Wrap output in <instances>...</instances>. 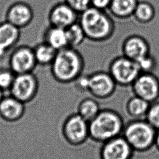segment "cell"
<instances>
[{"instance_id": "4dcf8cb0", "label": "cell", "mask_w": 159, "mask_h": 159, "mask_svg": "<svg viewBox=\"0 0 159 159\" xmlns=\"http://www.w3.org/2000/svg\"><path fill=\"white\" fill-rule=\"evenodd\" d=\"M4 96V91L0 89V101L3 98V97Z\"/></svg>"}, {"instance_id": "277c9868", "label": "cell", "mask_w": 159, "mask_h": 159, "mask_svg": "<svg viewBox=\"0 0 159 159\" xmlns=\"http://www.w3.org/2000/svg\"><path fill=\"white\" fill-rule=\"evenodd\" d=\"M157 130L145 119H132L124 125L122 135L134 151L143 152L155 145Z\"/></svg>"}, {"instance_id": "7402d4cb", "label": "cell", "mask_w": 159, "mask_h": 159, "mask_svg": "<svg viewBox=\"0 0 159 159\" xmlns=\"http://www.w3.org/2000/svg\"><path fill=\"white\" fill-rule=\"evenodd\" d=\"M98 102L91 98L82 99L78 105L77 113L88 122L91 120L100 111Z\"/></svg>"}, {"instance_id": "5b68a950", "label": "cell", "mask_w": 159, "mask_h": 159, "mask_svg": "<svg viewBox=\"0 0 159 159\" xmlns=\"http://www.w3.org/2000/svg\"><path fill=\"white\" fill-rule=\"evenodd\" d=\"M108 72L116 84L121 86H131L141 73L137 63L123 55L111 60Z\"/></svg>"}, {"instance_id": "9c48e42d", "label": "cell", "mask_w": 159, "mask_h": 159, "mask_svg": "<svg viewBox=\"0 0 159 159\" xmlns=\"http://www.w3.org/2000/svg\"><path fill=\"white\" fill-rule=\"evenodd\" d=\"M131 87L134 95L150 103L159 98V78L154 73H140Z\"/></svg>"}, {"instance_id": "4316f807", "label": "cell", "mask_w": 159, "mask_h": 159, "mask_svg": "<svg viewBox=\"0 0 159 159\" xmlns=\"http://www.w3.org/2000/svg\"><path fill=\"white\" fill-rule=\"evenodd\" d=\"M78 14L91 7V0H64Z\"/></svg>"}, {"instance_id": "ba28073f", "label": "cell", "mask_w": 159, "mask_h": 159, "mask_svg": "<svg viewBox=\"0 0 159 159\" xmlns=\"http://www.w3.org/2000/svg\"><path fill=\"white\" fill-rule=\"evenodd\" d=\"M9 68L16 74L33 73L37 65L33 47L22 45L12 50L9 55Z\"/></svg>"}, {"instance_id": "cb8c5ba5", "label": "cell", "mask_w": 159, "mask_h": 159, "mask_svg": "<svg viewBox=\"0 0 159 159\" xmlns=\"http://www.w3.org/2000/svg\"><path fill=\"white\" fill-rule=\"evenodd\" d=\"M16 75L9 68H0V89L4 93L5 91H9Z\"/></svg>"}, {"instance_id": "30bf717a", "label": "cell", "mask_w": 159, "mask_h": 159, "mask_svg": "<svg viewBox=\"0 0 159 159\" xmlns=\"http://www.w3.org/2000/svg\"><path fill=\"white\" fill-rule=\"evenodd\" d=\"M117 86L108 71L100 70L89 74L88 92L95 98L104 99L111 97Z\"/></svg>"}, {"instance_id": "8fae6325", "label": "cell", "mask_w": 159, "mask_h": 159, "mask_svg": "<svg viewBox=\"0 0 159 159\" xmlns=\"http://www.w3.org/2000/svg\"><path fill=\"white\" fill-rule=\"evenodd\" d=\"M133 148L121 135L104 143L100 150L101 159H131Z\"/></svg>"}, {"instance_id": "8992f818", "label": "cell", "mask_w": 159, "mask_h": 159, "mask_svg": "<svg viewBox=\"0 0 159 159\" xmlns=\"http://www.w3.org/2000/svg\"><path fill=\"white\" fill-rule=\"evenodd\" d=\"M63 134L70 145H81L89 138V122L77 112L70 114L63 122Z\"/></svg>"}, {"instance_id": "d4e9b609", "label": "cell", "mask_w": 159, "mask_h": 159, "mask_svg": "<svg viewBox=\"0 0 159 159\" xmlns=\"http://www.w3.org/2000/svg\"><path fill=\"white\" fill-rule=\"evenodd\" d=\"M145 119L157 130H159V101L150 103Z\"/></svg>"}, {"instance_id": "ac0fdd59", "label": "cell", "mask_w": 159, "mask_h": 159, "mask_svg": "<svg viewBox=\"0 0 159 159\" xmlns=\"http://www.w3.org/2000/svg\"><path fill=\"white\" fill-rule=\"evenodd\" d=\"M43 40L57 51L68 47L66 30L49 25L43 33Z\"/></svg>"}, {"instance_id": "f1b7e54d", "label": "cell", "mask_w": 159, "mask_h": 159, "mask_svg": "<svg viewBox=\"0 0 159 159\" xmlns=\"http://www.w3.org/2000/svg\"><path fill=\"white\" fill-rule=\"evenodd\" d=\"M112 0H91V6L97 9H108Z\"/></svg>"}, {"instance_id": "7a4b0ae2", "label": "cell", "mask_w": 159, "mask_h": 159, "mask_svg": "<svg viewBox=\"0 0 159 159\" xmlns=\"http://www.w3.org/2000/svg\"><path fill=\"white\" fill-rule=\"evenodd\" d=\"M84 66L82 54L76 48L68 47L57 52L50 65L51 75L59 83H71L83 73Z\"/></svg>"}, {"instance_id": "5bb4252c", "label": "cell", "mask_w": 159, "mask_h": 159, "mask_svg": "<svg viewBox=\"0 0 159 159\" xmlns=\"http://www.w3.org/2000/svg\"><path fill=\"white\" fill-rule=\"evenodd\" d=\"M34 16V11L29 4L23 1H17L7 8L5 20L21 29L32 22Z\"/></svg>"}, {"instance_id": "e0dca14e", "label": "cell", "mask_w": 159, "mask_h": 159, "mask_svg": "<svg viewBox=\"0 0 159 159\" xmlns=\"http://www.w3.org/2000/svg\"><path fill=\"white\" fill-rule=\"evenodd\" d=\"M139 0H112L108 10L112 16L127 19L133 16Z\"/></svg>"}, {"instance_id": "484cf974", "label": "cell", "mask_w": 159, "mask_h": 159, "mask_svg": "<svg viewBox=\"0 0 159 159\" xmlns=\"http://www.w3.org/2000/svg\"><path fill=\"white\" fill-rule=\"evenodd\" d=\"M141 73H154L157 67V61L151 53L144 57L137 62Z\"/></svg>"}, {"instance_id": "52a82bcc", "label": "cell", "mask_w": 159, "mask_h": 159, "mask_svg": "<svg viewBox=\"0 0 159 159\" xmlns=\"http://www.w3.org/2000/svg\"><path fill=\"white\" fill-rule=\"evenodd\" d=\"M39 82L33 73L16 75L9 89L10 95L25 103L32 100L39 93Z\"/></svg>"}, {"instance_id": "7c38bea8", "label": "cell", "mask_w": 159, "mask_h": 159, "mask_svg": "<svg viewBox=\"0 0 159 159\" xmlns=\"http://www.w3.org/2000/svg\"><path fill=\"white\" fill-rule=\"evenodd\" d=\"M79 14L65 1L54 4L48 12L50 25L66 29L78 21Z\"/></svg>"}, {"instance_id": "4fadbf2b", "label": "cell", "mask_w": 159, "mask_h": 159, "mask_svg": "<svg viewBox=\"0 0 159 159\" xmlns=\"http://www.w3.org/2000/svg\"><path fill=\"white\" fill-rule=\"evenodd\" d=\"M122 55L136 62L151 53L150 45L147 40L140 35L127 36L122 44Z\"/></svg>"}, {"instance_id": "d6986e66", "label": "cell", "mask_w": 159, "mask_h": 159, "mask_svg": "<svg viewBox=\"0 0 159 159\" xmlns=\"http://www.w3.org/2000/svg\"><path fill=\"white\" fill-rule=\"evenodd\" d=\"M150 105V103L148 101L134 95L127 101L125 109L133 119H145Z\"/></svg>"}, {"instance_id": "f546056e", "label": "cell", "mask_w": 159, "mask_h": 159, "mask_svg": "<svg viewBox=\"0 0 159 159\" xmlns=\"http://www.w3.org/2000/svg\"><path fill=\"white\" fill-rule=\"evenodd\" d=\"M155 145L156 146L157 148L159 151V130H157V135H156V139H155Z\"/></svg>"}, {"instance_id": "6da1fadb", "label": "cell", "mask_w": 159, "mask_h": 159, "mask_svg": "<svg viewBox=\"0 0 159 159\" xmlns=\"http://www.w3.org/2000/svg\"><path fill=\"white\" fill-rule=\"evenodd\" d=\"M86 39L93 42H104L114 35L116 25L112 16L105 10L89 7L79 14L78 21Z\"/></svg>"}, {"instance_id": "3957f363", "label": "cell", "mask_w": 159, "mask_h": 159, "mask_svg": "<svg viewBox=\"0 0 159 159\" xmlns=\"http://www.w3.org/2000/svg\"><path fill=\"white\" fill-rule=\"evenodd\" d=\"M124 125L122 116L117 111L110 109H101L89 122V138L102 143L121 135Z\"/></svg>"}, {"instance_id": "83f0119b", "label": "cell", "mask_w": 159, "mask_h": 159, "mask_svg": "<svg viewBox=\"0 0 159 159\" xmlns=\"http://www.w3.org/2000/svg\"><path fill=\"white\" fill-rule=\"evenodd\" d=\"M75 88L80 92H88L89 74H81L74 82Z\"/></svg>"}, {"instance_id": "9a60e30c", "label": "cell", "mask_w": 159, "mask_h": 159, "mask_svg": "<svg viewBox=\"0 0 159 159\" xmlns=\"http://www.w3.org/2000/svg\"><path fill=\"white\" fill-rule=\"evenodd\" d=\"M20 37V29L6 20L0 22V59L16 47Z\"/></svg>"}, {"instance_id": "ffe728a7", "label": "cell", "mask_w": 159, "mask_h": 159, "mask_svg": "<svg viewBox=\"0 0 159 159\" xmlns=\"http://www.w3.org/2000/svg\"><path fill=\"white\" fill-rule=\"evenodd\" d=\"M33 49L37 65L42 66H50L58 52L44 41L37 43Z\"/></svg>"}, {"instance_id": "44dd1931", "label": "cell", "mask_w": 159, "mask_h": 159, "mask_svg": "<svg viewBox=\"0 0 159 159\" xmlns=\"http://www.w3.org/2000/svg\"><path fill=\"white\" fill-rule=\"evenodd\" d=\"M155 14V9L151 2L141 1L137 3L132 17L138 23L146 24L154 19Z\"/></svg>"}, {"instance_id": "2e32d148", "label": "cell", "mask_w": 159, "mask_h": 159, "mask_svg": "<svg viewBox=\"0 0 159 159\" xmlns=\"http://www.w3.org/2000/svg\"><path fill=\"white\" fill-rule=\"evenodd\" d=\"M24 111V103L11 95L4 96L0 101V116L6 120H18Z\"/></svg>"}, {"instance_id": "603a6c76", "label": "cell", "mask_w": 159, "mask_h": 159, "mask_svg": "<svg viewBox=\"0 0 159 159\" xmlns=\"http://www.w3.org/2000/svg\"><path fill=\"white\" fill-rule=\"evenodd\" d=\"M65 30L70 47L76 48L86 39L85 34L78 22L72 24Z\"/></svg>"}]
</instances>
